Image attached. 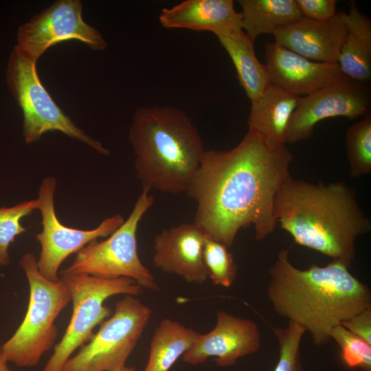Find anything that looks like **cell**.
<instances>
[{
	"label": "cell",
	"instance_id": "6da1fadb",
	"mask_svg": "<svg viewBox=\"0 0 371 371\" xmlns=\"http://www.w3.org/2000/svg\"><path fill=\"white\" fill-rule=\"evenodd\" d=\"M292 160L286 145L271 149L251 131L231 150H205L186 190L196 203L194 223L227 247L251 225L265 238L276 227L274 201Z\"/></svg>",
	"mask_w": 371,
	"mask_h": 371
},
{
	"label": "cell",
	"instance_id": "7a4b0ae2",
	"mask_svg": "<svg viewBox=\"0 0 371 371\" xmlns=\"http://www.w3.org/2000/svg\"><path fill=\"white\" fill-rule=\"evenodd\" d=\"M289 249H282L269 269L267 297L274 311L301 326L317 346L331 340L332 329L371 307V291L349 271L332 260L324 267H295Z\"/></svg>",
	"mask_w": 371,
	"mask_h": 371
},
{
	"label": "cell",
	"instance_id": "3957f363",
	"mask_svg": "<svg viewBox=\"0 0 371 371\" xmlns=\"http://www.w3.org/2000/svg\"><path fill=\"white\" fill-rule=\"evenodd\" d=\"M275 219L294 241L350 267L355 241L371 230L355 190L342 181L286 180L274 201Z\"/></svg>",
	"mask_w": 371,
	"mask_h": 371
},
{
	"label": "cell",
	"instance_id": "277c9868",
	"mask_svg": "<svg viewBox=\"0 0 371 371\" xmlns=\"http://www.w3.org/2000/svg\"><path fill=\"white\" fill-rule=\"evenodd\" d=\"M128 139L143 189L186 192L205 150L198 130L181 109L170 106L137 109Z\"/></svg>",
	"mask_w": 371,
	"mask_h": 371
},
{
	"label": "cell",
	"instance_id": "5b68a950",
	"mask_svg": "<svg viewBox=\"0 0 371 371\" xmlns=\"http://www.w3.org/2000/svg\"><path fill=\"white\" fill-rule=\"evenodd\" d=\"M19 265L29 284L27 309L15 333L2 345V350L8 362L19 367H34L54 345L58 333L54 321L71 297L63 280L52 282L41 274L32 253L25 254Z\"/></svg>",
	"mask_w": 371,
	"mask_h": 371
},
{
	"label": "cell",
	"instance_id": "8992f818",
	"mask_svg": "<svg viewBox=\"0 0 371 371\" xmlns=\"http://www.w3.org/2000/svg\"><path fill=\"white\" fill-rule=\"evenodd\" d=\"M154 203L149 190L142 189L124 222L106 239L94 240L76 253L73 262L62 273H85L104 278H128L141 287L159 291L149 269L142 262L137 251V231L144 214Z\"/></svg>",
	"mask_w": 371,
	"mask_h": 371
},
{
	"label": "cell",
	"instance_id": "52a82bcc",
	"mask_svg": "<svg viewBox=\"0 0 371 371\" xmlns=\"http://www.w3.org/2000/svg\"><path fill=\"white\" fill-rule=\"evenodd\" d=\"M8 87L23 114V137L28 144L38 142L49 131H60L98 153L109 150L79 128L54 101L39 79L36 63L14 47L6 69Z\"/></svg>",
	"mask_w": 371,
	"mask_h": 371
},
{
	"label": "cell",
	"instance_id": "ba28073f",
	"mask_svg": "<svg viewBox=\"0 0 371 371\" xmlns=\"http://www.w3.org/2000/svg\"><path fill=\"white\" fill-rule=\"evenodd\" d=\"M60 279L68 287L73 304L72 315L61 340L42 371H60L74 352L93 337L94 328L112 315L104 302L115 295L137 296L143 292L133 279L104 278L85 273L60 272Z\"/></svg>",
	"mask_w": 371,
	"mask_h": 371
},
{
	"label": "cell",
	"instance_id": "9c48e42d",
	"mask_svg": "<svg viewBox=\"0 0 371 371\" xmlns=\"http://www.w3.org/2000/svg\"><path fill=\"white\" fill-rule=\"evenodd\" d=\"M151 308L136 296L124 295L98 331L69 358L60 371H117L135 349L148 324Z\"/></svg>",
	"mask_w": 371,
	"mask_h": 371
},
{
	"label": "cell",
	"instance_id": "30bf717a",
	"mask_svg": "<svg viewBox=\"0 0 371 371\" xmlns=\"http://www.w3.org/2000/svg\"><path fill=\"white\" fill-rule=\"evenodd\" d=\"M56 185L54 177H47L39 186L38 210L41 215L43 229L35 236L41 245L37 260L38 271L43 277L52 282L60 280L58 269L68 256L77 253L94 240L108 237L125 221L122 215L116 214L106 218L92 229H80L64 225L55 212Z\"/></svg>",
	"mask_w": 371,
	"mask_h": 371
},
{
	"label": "cell",
	"instance_id": "8fae6325",
	"mask_svg": "<svg viewBox=\"0 0 371 371\" xmlns=\"http://www.w3.org/2000/svg\"><path fill=\"white\" fill-rule=\"evenodd\" d=\"M77 40L94 51H102L107 43L100 32L85 22L80 0H56L30 21L22 24L14 47L34 62L53 45Z\"/></svg>",
	"mask_w": 371,
	"mask_h": 371
},
{
	"label": "cell",
	"instance_id": "7c38bea8",
	"mask_svg": "<svg viewBox=\"0 0 371 371\" xmlns=\"http://www.w3.org/2000/svg\"><path fill=\"white\" fill-rule=\"evenodd\" d=\"M368 83L350 79L314 93L300 97L290 119L286 144L310 138L320 121L335 117L353 120L370 112L371 91Z\"/></svg>",
	"mask_w": 371,
	"mask_h": 371
},
{
	"label": "cell",
	"instance_id": "4fadbf2b",
	"mask_svg": "<svg viewBox=\"0 0 371 371\" xmlns=\"http://www.w3.org/2000/svg\"><path fill=\"white\" fill-rule=\"evenodd\" d=\"M260 345V332L254 321L218 311L214 328L207 333H199L182 358L185 363L198 365L213 357L218 366L227 367L257 352Z\"/></svg>",
	"mask_w": 371,
	"mask_h": 371
},
{
	"label": "cell",
	"instance_id": "5bb4252c",
	"mask_svg": "<svg viewBox=\"0 0 371 371\" xmlns=\"http://www.w3.org/2000/svg\"><path fill=\"white\" fill-rule=\"evenodd\" d=\"M271 83L296 95H308L348 78L337 63L310 60L274 43L265 47Z\"/></svg>",
	"mask_w": 371,
	"mask_h": 371
},
{
	"label": "cell",
	"instance_id": "9a60e30c",
	"mask_svg": "<svg viewBox=\"0 0 371 371\" xmlns=\"http://www.w3.org/2000/svg\"><path fill=\"white\" fill-rule=\"evenodd\" d=\"M205 234L194 223L163 229L154 238V265L188 282L204 283L209 278L203 253Z\"/></svg>",
	"mask_w": 371,
	"mask_h": 371
},
{
	"label": "cell",
	"instance_id": "2e32d148",
	"mask_svg": "<svg viewBox=\"0 0 371 371\" xmlns=\"http://www.w3.org/2000/svg\"><path fill=\"white\" fill-rule=\"evenodd\" d=\"M346 30L337 12L325 21L302 17L273 35L278 45L310 60L337 63Z\"/></svg>",
	"mask_w": 371,
	"mask_h": 371
},
{
	"label": "cell",
	"instance_id": "e0dca14e",
	"mask_svg": "<svg viewBox=\"0 0 371 371\" xmlns=\"http://www.w3.org/2000/svg\"><path fill=\"white\" fill-rule=\"evenodd\" d=\"M159 20L168 29L209 31L217 37L243 30L232 0H186L163 8Z\"/></svg>",
	"mask_w": 371,
	"mask_h": 371
},
{
	"label": "cell",
	"instance_id": "ac0fdd59",
	"mask_svg": "<svg viewBox=\"0 0 371 371\" xmlns=\"http://www.w3.org/2000/svg\"><path fill=\"white\" fill-rule=\"evenodd\" d=\"M300 97L271 84L251 102L247 119L249 131L256 133L271 149L286 145L288 125Z\"/></svg>",
	"mask_w": 371,
	"mask_h": 371
},
{
	"label": "cell",
	"instance_id": "d6986e66",
	"mask_svg": "<svg viewBox=\"0 0 371 371\" xmlns=\"http://www.w3.org/2000/svg\"><path fill=\"white\" fill-rule=\"evenodd\" d=\"M339 14L346 34L337 64L349 79L368 83L371 79V21L352 1L348 13Z\"/></svg>",
	"mask_w": 371,
	"mask_h": 371
},
{
	"label": "cell",
	"instance_id": "ffe728a7",
	"mask_svg": "<svg viewBox=\"0 0 371 371\" xmlns=\"http://www.w3.org/2000/svg\"><path fill=\"white\" fill-rule=\"evenodd\" d=\"M217 38L231 58L247 96L251 102L256 101L271 83L266 65L256 55L254 41L243 30Z\"/></svg>",
	"mask_w": 371,
	"mask_h": 371
},
{
	"label": "cell",
	"instance_id": "44dd1931",
	"mask_svg": "<svg viewBox=\"0 0 371 371\" xmlns=\"http://www.w3.org/2000/svg\"><path fill=\"white\" fill-rule=\"evenodd\" d=\"M241 26L252 40L262 34H273L302 16L295 0H238Z\"/></svg>",
	"mask_w": 371,
	"mask_h": 371
},
{
	"label": "cell",
	"instance_id": "7402d4cb",
	"mask_svg": "<svg viewBox=\"0 0 371 371\" xmlns=\"http://www.w3.org/2000/svg\"><path fill=\"white\" fill-rule=\"evenodd\" d=\"M198 334L177 321L163 319L152 336L149 357L144 371H169L190 348Z\"/></svg>",
	"mask_w": 371,
	"mask_h": 371
},
{
	"label": "cell",
	"instance_id": "603a6c76",
	"mask_svg": "<svg viewBox=\"0 0 371 371\" xmlns=\"http://www.w3.org/2000/svg\"><path fill=\"white\" fill-rule=\"evenodd\" d=\"M349 174L360 177L371 173V112L351 125L346 133Z\"/></svg>",
	"mask_w": 371,
	"mask_h": 371
},
{
	"label": "cell",
	"instance_id": "cb8c5ba5",
	"mask_svg": "<svg viewBox=\"0 0 371 371\" xmlns=\"http://www.w3.org/2000/svg\"><path fill=\"white\" fill-rule=\"evenodd\" d=\"M223 243L205 233L203 260L213 284L228 288L236 278L238 267L232 254Z\"/></svg>",
	"mask_w": 371,
	"mask_h": 371
},
{
	"label": "cell",
	"instance_id": "d4e9b609",
	"mask_svg": "<svg viewBox=\"0 0 371 371\" xmlns=\"http://www.w3.org/2000/svg\"><path fill=\"white\" fill-rule=\"evenodd\" d=\"M38 199L23 201L10 207H0V267H6L11 261L9 247L16 237L25 232L21 219L38 210Z\"/></svg>",
	"mask_w": 371,
	"mask_h": 371
},
{
	"label": "cell",
	"instance_id": "484cf974",
	"mask_svg": "<svg viewBox=\"0 0 371 371\" xmlns=\"http://www.w3.org/2000/svg\"><path fill=\"white\" fill-rule=\"evenodd\" d=\"M271 330L279 347V359L274 371H303L300 361V346L305 330L289 321L286 327L271 326Z\"/></svg>",
	"mask_w": 371,
	"mask_h": 371
},
{
	"label": "cell",
	"instance_id": "4316f807",
	"mask_svg": "<svg viewBox=\"0 0 371 371\" xmlns=\"http://www.w3.org/2000/svg\"><path fill=\"white\" fill-rule=\"evenodd\" d=\"M330 337L339 345L346 366L371 371V344L340 324L332 329Z\"/></svg>",
	"mask_w": 371,
	"mask_h": 371
},
{
	"label": "cell",
	"instance_id": "83f0119b",
	"mask_svg": "<svg viewBox=\"0 0 371 371\" xmlns=\"http://www.w3.org/2000/svg\"><path fill=\"white\" fill-rule=\"evenodd\" d=\"M335 0H295L303 17L325 21L333 17L336 12Z\"/></svg>",
	"mask_w": 371,
	"mask_h": 371
},
{
	"label": "cell",
	"instance_id": "f1b7e54d",
	"mask_svg": "<svg viewBox=\"0 0 371 371\" xmlns=\"http://www.w3.org/2000/svg\"><path fill=\"white\" fill-rule=\"evenodd\" d=\"M340 325L371 344V307L342 322Z\"/></svg>",
	"mask_w": 371,
	"mask_h": 371
},
{
	"label": "cell",
	"instance_id": "f546056e",
	"mask_svg": "<svg viewBox=\"0 0 371 371\" xmlns=\"http://www.w3.org/2000/svg\"><path fill=\"white\" fill-rule=\"evenodd\" d=\"M8 361L5 359L3 350L2 345L0 343V371H12L8 365Z\"/></svg>",
	"mask_w": 371,
	"mask_h": 371
},
{
	"label": "cell",
	"instance_id": "4dcf8cb0",
	"mask_svg": "<svg viewBox=\"0 0 371 371\" xmlns=\"http://www.w3.org/2000/svg\"><path fill=\"white\" fill-rule=\"evenodd\" d=\"M117 371H137V370L134 367L125 366Z\"/></svg>",
	"mask_w": 371,
	"mask_h": 371
}]
</instances>
